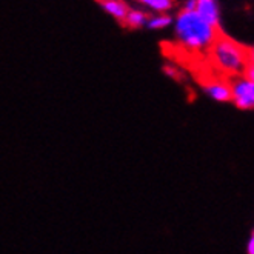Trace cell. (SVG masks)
<instances>
[{
  "label": "cell",
  "instance_id": "obj_1",
  "mask_svg": "<svg viewBox=\"0 0 254 254\" xmlns=\"http://www.w3.org/2000/svg\"><path fill=\"white\" fill-rule=\"evenodd\" d=\"M176 34L184 48L202 53L211 48L219 36V28L206 23L194 9H184L176 19Z\"/></svg>",
  "mask_w": 254,
  "mask_h": 254
},
{
  "label": "cell",
  "instance_id": "obj_2",
  "mask_svg": "<svg viewBox=\"0 0 254 254\" xmlns=\"http://www.w3.org/2000/svg\"><path fill=\"white\" fill-rule=\"evenodd\" d=\"M211 59L222 71L231 74L244 72L248 61V50L227 37H219L211 45Z\"/></svg>",
  "mask_w": 254,
  "mask_h": 254
},
{
  "label": "cell",
  "instance_id": "obj_3",
  "mask_svg": "<svg viewBox=\"0 0 254 254\" xmlns=\"http://www.w3.org/2000/svg\"><path fill=\"white\" fill-rule=\"evenodd\" d=\"M231 100L241 110H253L254 107V80L247 77L236 79L230 83Z\"/></svg>",
  "mask_w": 254,
  "mask_h": 254
},
{
  "label": "cell",
  "instance_id": "obj_4",
  "mask_svg": "<svg viewBox=\"0 0 254 254\" xmlns=\"http://www.w3.org/2000/svg\"><path fill=\"white\" fill-rule=\"evenodd\" d=\"M206 23H210L216 28H219V5L216 0H197L196 8H194Z\"/></svg>",
  "mask_w": 254,
  "mask_h": 254
},
{
  "label": "cell",
  "instance_id": "obj_5",
  "mask_svg": "<svg viewBox=\"0 0 254 254\" xmlns=\"http://www.w3.org/2000/svg\"><path fill=\"white\" fill-rule=\"evenodd\" d=\"M205 91L206 94L213 97L217 102H228L231 100V88L230 83L223 82V80H211L205 83Z\"/></svg>",
  "mask_w": 254,
  "mask_h": 254
},
{
  "label": "cell",
  "instance_id": "obj_6",
  "mask_svg": "<svg viewBox=\"0 0 254 254\" xmlns=\"http://www.w3.org/2000/svg\"><path fill=\"white\" fill-rule=\"evenodd\" d=\"M99 3L108 14H111L114 19L121 20V22L125 20L127 12H128V6L124 2H121V0H99Z\"/></svg>",
  "mask_w": 254,
  "mask_h": 254
},
{
  "label": "cell",
  "instance_id": "obj_7",
  "mask_svg": "<svg viewBox=\"0 0 254 254\" xmlns=\"http://www.w3.org/2000/svg\"><path fill=\"white\" fill-rule=\"evenodd\" d=\"M146 20H148V16L143 11H137V9H131L129 11L128 9L127 17H125L124 22H127V25L131 26V28H140V26H143L146 23Z\"/></svg>",
  "mask_w": 254,
  "mask_h": 254
},
{
  "label": "cell",
  "instance_id": "obj_8",
  "mask_svg": "<svg viewBox=\"0 0 254 254\" xmlns=\"http://www.w3.org/2000/svg\"><path fill=\"white\" fill-rule=\"evenodd\" d=\"M139 2L157 12H165L173 6V0H139Z\"/></svg>",
  "mask_w": 254,
  "mask_h": 254
},
{
  "label": "cell",
  "instance_id": "obj_9",
  "mask_svg": "<svg viewBox=\"0 0 254 254\" xmlns=\"http://www.w3.org/2000/svg\"><path fill=\"white\" fill-rule=\"evenodd\" d=\"M173 19L168 16V14H160V16H156V17H151L146 20V26L151 28V29H162V28H167L168 25H171Z\"/></svg>",
  "mask_w": 254,
  "mask_h": 254
},
{
  "label": "cell",
  "instance_id": "obj_10",
  "mask_svg": "<svg viewBox=\"0 0 254 254\" xmlns=\"http://www.w3.org/2000/svg\"><path fill=\"white\" fill-rule=\"evenodd\" d=\"M247 253L248 254H254V236L250 237V241L247 244Z\"/></svg>",
  "mask_w": 254,
  "mask_h": 254
},
{
  "label": "cell",
  "instance_id": "obj_11",
  "mask_svg": "<svg viewBox=\"0 0 254 254\" xmlns=\"http://www.w3.org/2000/svg\"><path fill=\"white\" fill-rule=\"evenodd\" d=\"M165 72L168 74L170 77H177V69L173 66H165Z\"/></svg>",
  "mask_w": 254,
  "mask_h": 254
},
{
  "label": "cell",
  "instance_id": "obj_12",
  "mask_svg": "<svg viewBox=\"0 0 254 254\" xmlns=\"http://www.w3.org/2000/svg\"><path fill=\"white\" fill-rule=\"evenodd\" d=\"M196 2H197V0H187L185 9H194V8H196Z\"/></svg>",
  "mask_w": 254,
  "mask_h": 254
}]
</instances>
